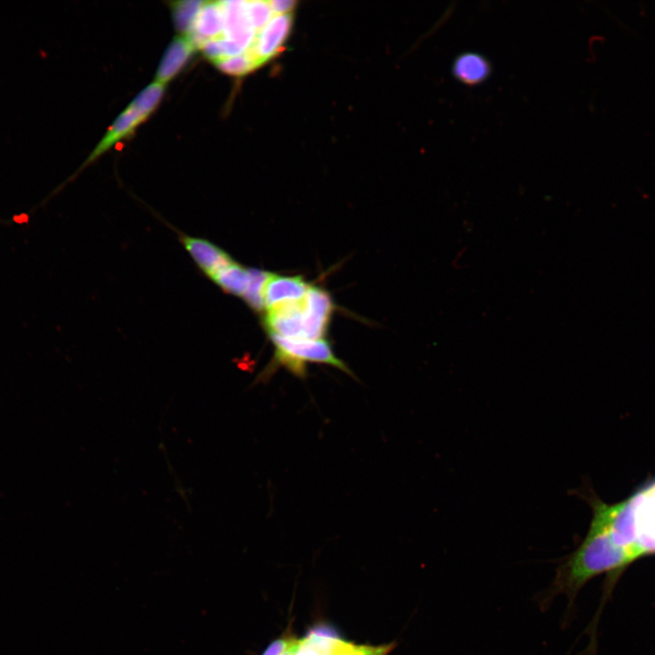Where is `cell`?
I'll list each match as a JSON object with an SVG mask.
<instances>
[{
	"label": "cell",
	"instance_id": "3",
	"mask_svg": "<svg viewBox=\"0 0 655 655\" xmlns=\"http://www.w3.org/2000/svg\"><path fill=\"white\" fill-rule=\"evenodd\" d=\"M594 514L606 524L613 542L627 550L634 559L643 555L637 539L634 502L632 497L615 505L600 501L593 503Z\"/></svg>",
	"mask_w": 655,
	"mask_h": 655
},
{
	"label": "cell",
	"instance_id": "1",
	"mask_svg": "<svg viewBox=\"0 0 655 655\" xmlns=\"http://www.w3.org/2000/svg\"><path fill=\"white\" fill-rule=\"evenodd\" d=\"M632 560L633 557L627 550L613 542L606 524L594 514L583 542L559 562L552 582L538 598L539 605L541 610H547L557 596L564 595L569 608L590 579L602 572L622 568Z\"/></svg>",
	"mask_w": 655,
	"mask_h": 655
},
{
	"label": "cell",
	"instance_id": "6",
	"mask_svg": "<svg viewBox=\"0 0 655 655\" xmlns=\"http://www.w3.org/2000/svg\"><path fill=\"white\" fill-rule=\"evenodd\" d=\"M310 286L300 276L287 277L270 274L263 289L265 308L302 300Z\"/></svg>",
	"mask_w": 655,
	"mask_h": 655
},
{
	"label": "cell",
	"instance_id": "11",
	"mask_svg": "<svg viewBox=\"0 0 655 655\" xmlns=\"http://www.w3.org/2000/svg\"><path fill=\"white\" fill-rule=\"evenodd\" d=\"M196 47L187 35L174 38L165 52L156 74V82L165 85L186 66Z\"/></svg>",
	"mask_w": 655,
	"mask_h": 655
},
{
	"label": "cell",
	"instance_id": "12",
	"mask_svg": "<svg viewBox=\"0 0 655 655\" xmlns=\"http://www.w3.org/2000/svg\"><path fill=\"white\" fill-rule=\"evenodd\" d=\"M182 240L185 247L207 277L233 260L224 250L207 240L190 237H183Z\"/></svg>",
	"mask_w": 655,
	"mask_h": 655
},
{
	"label": "cell",
	"instance_id": "2",
	"mask_svg": "<svg viewBox=\"0 0 655 655\" xmlns=\"http://www.w3.org/2000/svg\"><path fill=\"white\" fill-rule=\"evenodd\" d=\"M275 346L273 362L258 377L262 381L278 367H284L293 375L304 378L307 375V363H323L337 368L352 375L348 367L333 353L328 342L322 339H300L270 335Z\"/></svg>",
	"mask_w": 655,
	"mask_h": 655
},
{
	"label": "cell",
	"instance_id": "21",
	"mask_svg": "<svg viewBox=\"0 0 655 655\" xmlns=\"http://www.w3.org/2000/svg\"><path fill=\"white\" fill-rule=\"evenodd\" d=\"M293 639H279L272 642L263 655H281Z\"/></svg>",
	"mask_w": 655,
	"mask_h": 655
},
{
	"label": "cell",
	"instance_id": "15",
	"mask_svg": "<svg viewBox=\"0 0 655 655\" xmlns=\"http://www.w3.org/2000/svg\"><path fill=\"white\" fill-rule=\"evenodd\" d=\"M205 1H178L172 3L175 26L183 35L190 34L196 15Z\"/></svg>",
	"mask_w": 655,
	"mask_h": 655
},
{
	"label": "cell",
	"instance_id": "13",
	"mask_svg": "<svg viewBox=\"0 0 655 655\" xmlns=\"http://www.w3.org/2000/svg\"><path fill=\"white\" fill-rule=\"evenodd\" d=\"M252 268L232 260L220 267L208 277L225 292L243 297L251 281Z\"/></svg>",
	"mask_w": 655,
	"mask_h": 655
},
{
	"label": "cell",
	"instance_id": "16",
	"mask_svg": "<svg viewBox=\"0 0 655 655\" xmlns=\"http://www.w3.org/2000/svg\"><path fill=\"white\" fill-rule=\"evenodd\" d=\"M214 64L221 72L237 76L250 73L260 66L248 50L237 55L224 57Z\"/></svg>",
	"mask_w": 655,
	"mask_h": 655
},
{
	"label": "cell",
	"instance_id": "20",
	"mask_svg": "<svg viewBox=\"0 0 655 655\" xmlns=\"http://www.w3.org/2000/svg\"><path fill=\"white\" fill-rule=\"evenodd\" d=\"M274 15L291 14L297 2L293 0H274L268 1Z\"/></svg>",
	"mask_w": 655,
	"mask_h": 655
},
{
	"label": "cell",
	"instance_id": "5",
	"mask_svg": "<svg viewBox=\"0 0 655 655\" xmlns=\"http://www.w3.org/2000/svg\"><path fill=\"white\" fill-rule=\"evenodd\" d=\"M304 307L307 317L306 338L322 339L334 310L331 297L322 288L310 286L304 297Z\"/></svg>",
	"mask_w": 655,
	"mask_h": 655
},
{
	"label": "cell",
	"instance_id": "10",
	"mask_svg": "<svg viewBox=\"0 0 655 655\" xmlns=\"http://www.w3.org/2000/svg\"><path fill=\"white\" fill-rule=\"evenodd\" d=\"M146 117L139 113L130 105L118 116L113 125L109 127L104 137L98 143L95 150L87 157L82 167L95 161L120 139L131 135V133Z\"/></svg>",
	"mask_w": 655,
	"mask_h": 655
},
{
	"label": "cell",
	"instance_id": "14",
	"mask_svg": "<svg viewBox=\"0 0 655 655\" xmlns=\"http://www.w3.org/2000/svg\"><path fill=\"white\" fill-rule=\"evenodd\" d=\"M315 636L320 655H387L394 647L393 643L378 647L358 646L338 639Z\"/></svg>",
	"mask_w": 655,
	"mask_h": 655
},
{
	"label": "cell",
	"instance_id": "4",
	"mask_svg": "<svg viewBox=\"0 0 655 655\" xmlns=\"http://www.w3.org/2000/svg\"><path fill=\"white\" fill-rule=\"evenodd\" d=\"M292 25L291 14L274 15L256 36L248 51L262 65L275 56L286 42Z\"/></svg>",
	"mask_w": 655,
	"mask_h": 655
},
{
	"label": "cell",
	"instance_id": "22",
	"mask_svg": "<svg viewBox=\"0 0 655 655\" xmlns=\"http://www.w3.org/2000/svg\"><path fill=\"white\" fill-rule=\"evenodd\" d=\"M301 640H292L291 643L281 655H297Z\"/></svg>",
	"mask_w": 655,
	"mask_h": 655
},
{
	"label": "cell",
	"instance_id": "18",
	"mask_svg": "<svg viewBox=\"0 0 655 655\" xmlns=\"http://www.w3.org/2000/svg\"><path fill=\"white\" fill-rule=\"evenodd\" d=\"M270 274L267 271L252 268L251 281L242 298L256 312H260L265 308L263 289Z\"/></svg>",
	"mask_w": 655,
	"mask_h": 655
},
{
	"label": "cell",
	"instance_id": "8",
	"mask_svg": "<svg viewBox=\"0 0 655 655\" xmlns=\"http://www.w3.org/2000/svg\"><path fill=\"white\" fill-rule=\"evenodd\" d=\"M224 28L222 1H205L187 36L195 46L199 48L207 41L222 37Z\"/></svg>",
	"mask_w": 655,
	"mask_h": 655
},
{
	"label": "cell",
	"instance_id": "9",
	"mask_svg": "<svg viewBox=\"0 0 655 655\" xmlns=\"http://www.w3.org/2000/svg\"><path fill=\"white\" fill-rule=\"evenodd\" d=\"M492 71L489 60L483 55L466 51L458 55L451 66L452 76L460 83L472 86L482 84Z\"/></svg>",
	"mask_w": 655,
	"mask_h": 655
},
{
	"label": "cell",
	"instance_id": "19",
	"mask_svg": "<svg viewBox=\"0 0 655 655\" xmlns=\"http://www.w3.org/2000/svg\"><path fill=\"white\" fill-rule=\"evenodd\" d=\"M247 13L256 32H259L274 16L268 1H247Z\"/></svg>",
	"mask_w": 655,
	"mask_h": 655
},
{
	"label": "cell",
	"instance_id": "17",
	"mask_svg": "<svg viewBox=\"0 0 655 655\" xmlns=\"http://www.w3.org/2000/svg\"><path fill=\"white\" fill-rule=\"evenodd\" d=\"M165 92V85L154 82L145 87L129 104L146 118L158 106Z\"/></svg>",
	"mask_w": 655,
	"mask_h": 655
},
{
	"label": "cell",
	"instance_id": "7",
	"mask_svg": "<svg viewBox=\"0 0 655 655\" xmlns=\"http://www.w3.org/2000/svg\"><path fill=\"white\" fill-rule=\"evenodd\" d=\"M225 28L223 37L238 45L247 52L254 44L257 32L247 13V1H222Z\"/></svg>",
	"mask_w": 655,
	"mask_h": 655
}]
</instances>
